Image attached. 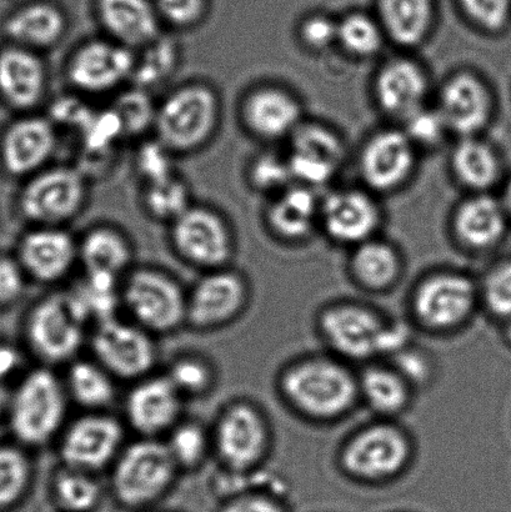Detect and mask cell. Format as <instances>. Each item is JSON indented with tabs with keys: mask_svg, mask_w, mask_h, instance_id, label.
I'll use <instances>...</instances> for the list:
<instances>
[{
	"mask_svg": "<svg viewBox=\"0 0 511 512\" xmlns=\"http://www.w3.org/2000/svg\"><path fill=\"white\" fill-rule=\"evenodd\" d=\"M87 199L88 180L82 170L60 165L28 178L19 209L34 227L64 228L82 213Z\"/></svg>",
	"mask_w": 511,
	"mask_h": 512,
	"instance_id": "obj_11",
	"label": "cell"
},
{
	"mask_svg": "<svg viewBox=\"0 0 511 512\" xmlns=\"http://www.w3.org/2000/svg\"><path fill=\"white\" fill-rule=\"evenodd\" d=\"M249 182L258 192L277 195L295 183L287 155L263 153L250 164Z\"/></svg>",
	"mask_w": 511,
	"mask_h": 512,
	"instance_id": "obj_46",
	"label": "cell"
},
{
	"mask_svg": "<svg viewBox=\"0 0 511 512\" xmlns=\"http://www.w3.org/2000/svg\"><path fill=\"white\" fill-rule=\"evenodd\" d=\"M503 326V338L505 343H507L511 348V320L507 321V323L502 324Z\"/></svg>",
	"mask_w": 511,
	"mask_h": 512,
	"instance_id": "obj_56",
	"label": "cell"
},
{
	"mask_svg": "<svg viewBox=\"0 0 511 512\" xmlns=\"http://www.w3.org/2000/svg\"><path fill=\"white\" fill-rule=\"evenodd\" d=\"M22 368V355L12 345H0V381L7 383Z\"/></svg>",
	"mask_w": 511,
	"mask_h": 512,
	"instance_id": "obj_54",
	"label": "cell"
},
{
	"mask_svg": "<svg viewBox=\"0 0 511 512\" xmlns=\"http://www.w3.org/2000/svg\"><path fill=\"white\" fill-rule=\"evenodd\" d=\"M415 444L397 420L379 419L360 426L338 451L340 471L365 485L388 484L410 469Z\"/></svg>",
	"mask_w": 511,
	"mask_h": 512,
	"instance_id": "obj_3",
	"label": "cell"
},
{
	"mask_svg": "<svg viewBox=\"0 0 511 512\" xmlns=\"http://www.w3.org/2000/svg\"><path fill=\"white\" fill-rule=\"evenodd\" d=\"M170 243L180 259L204 273L227 268L235 252L227 219L204 205L193 204L170 224Z\"/></svg>",
	"mask_w": 511,
	"mask_h": 512,
	"instance_id": "obj_13",
	"label": "cell"
},
{
	"mask_svg": "<svg viewBox=\"0 0 511 512\" xmlns=\"http://www.w3.org/2000/svg\"><path fill=\"white\" fill-rule=\"evenodd\" d=\"M449 132L460 138L475 137L487 127L493 100L482 79L472 73H458L444 83L437 105Z\"/></svg>",
	"mask_w": 511,
	"mask_h": 512,
	"instance_id": "obj_24",
	"label": "cell"
},
{
	"mask_svg": "<svg viewBox=\"0 0 511 512\" xmlns=\"http://www.w3.org/2000/svg\"><path fill=\"white\" fill-rule=\"evenodd\" d=\"M404 133L415 144V147H434L439 144L449 132L442 114L437 108L429 109L427 105L418 112L403 120Z\"/></svg>",
	"mask_w": 511,
	"mask_h": 512,
	"instance_id": "obj_47",
	"label": "cell"
},
{
	"mask_svg": "<svg viewBox=\"0 0 511 512\" xmlns=\"http://www.w3.org/2000/svg\"><path fill=\"white\" fill-rule=\"evenodd\" d=\"M110 469L115 499L127 508H144L163 498L180 471L164 440L150 438L125 444Z\"/></svg>",
	"mask_w": 511,
	"mask_h": 512,
	"instance_id": "obj_7",
	"label": "cell"
},
{
	"mask_svg": "<svg viewBox=\"0 0 511 512\" xmlns=\"http://www.w3.org/2000/svg\"><path fill=\"white\" fill-rule=\"evenodd\" d=\"M385 37L378 18L368 14L354 12L338 20V44L354 57H373L382 49Z\"/></svg>",
	"mask_w": 511,
	"mask_h": 512,
	"instance_id": "obj_41",
	"label": "cell"
},
{
	"mask_svg": "<svg viewBox=\"0 0 511 512\" xmlns=\"http://www.w3.org/2000/svg\"><path fill=\"white\" fill-rule=\"evenodd\" d=\"M93 359L115 380L135 383L153 374L158 360L154 335L118 316L100 321L88 335Z\"/></svg>",
	"mask_w": 511,
	"mask_h": 512,
	"instance_id": "obj_12",
	"label": "cell"
},
{
	"mask_svg": "<svg viewBox=\"0 0 511 512\" xmlns=\"http://www.w3.org/2000/svg\"><path fill=\"white\" fill-rule=\"evenodd\" d=\"M48 72L39 53L12 45L0 52V95L9 107L30 112L43 102Z\"/></svg>",
	"mask_w": 511,
	"mask_h": 512,
	"instance_id": "obj_25",
	"label": "cell"
},
{
	"mask_svg": "<svg viewBox=\"0 0 511 512\" xmlns=\"http://www.w3.org/2000/svg\"><path fill=\"white\" fill-rule=\"evenodd\" d=\"M417 147L404 130L385 129L365 143L359 158L364 182L378 192H393L412 175Z\"/></svg>",
	"mask_w": 511,
	"mask_h": 512,
	"instance_id": "obj_20",
	"label": "cell"
},
{
	"mask_svg": "<svg viewBox=\"0 0 511 512\" xmlns=\"http://www.w3.org/2000/svg\"><path fill=\"white\" fill-rule=\"evenodd\" d=\"M63 381L69 400L85 411H108L117 396V380L94 359L72 361Z\"/></svg>",
	"mask_w": 511,
	"mask_h": 512,
	"instance_id": "obj_35",
	"label": "cell"
},
{
	"mask_svg": "<svg viewBox=\"0 0 511 512\" xmlns=\"http://www.w3.org/2000/svg\"><path fill=\"white\" fill-rule=\"evenodd\" d=\"M53 494L67 512H89L100 503L102 488L95 474L62 465L53 479Z\"/></svg>",
	"mask_w": 511,
	"mask_h": 512,
	"instance_id": "obj_38",
	"label": "cell"
},
{
	"mask_svg": "<svg viewBox=\"0 0 511 512\" xmlns=\"http://www.w3.org/2000/svg\"><path fill=\"white\" fill-rule=\"evenodd\" d=\"M299 37L310 50H325L338 43V20L323 13L309 14L300 22Z\"/></svg>",
	"mask_w": 511,
	"mask_h": 512,
	"instance_id": "obj_51",
	"label": "cell"
},
{
	"mask_svg": "<svg viewBox=\"0 0 511 512\" xmlns=\"http://www.w3.org/2000/svg\"><path fill=\"white\" fill-rule=\"evenodd\" d=\"M120 300L129 319L154 336L187 324V293L162 270H130L122 281Z\"/></svg>",
	"mask_w": 511,
	"mask_h": 512,
	"instance_id": "obj_8",
	"label": "cell"
},
{
	"mask_svg": "<svg viewBox=\"0 0 511 512\" xmlns=\"http://www.w3.org/2000/svg\"><path fill=\"white\" fill-rule=\"evenodd\" d=\"M222 120V102L207 83L180 85L157 104L155 139L175 154L198 152L212 142Z\"/></svg>",
	"mask_w": 511,
	"mask_h": 512,
	"instance_id": "obj_4",
	"label": "cell"
},
{
	"mask_svg": "<svg viewBox=\"0 0 511 512\" xmlns=\"http://www.w3.org/2000/svg\"><path fill=\"white\" fill-rule=\"evenodd\" d=\"M380 209L368 193L342 189L329 194L320 205V223L329 238L348 247L375 238L380 225Z\"/></svg>",
	"mask_w": 511,
	"mask_h": 512,
	"instance_id": "obj_22",
	"label": "cell"
},
{
	"mask_svg": "<svg viewBox=\"0 0 511 512\" xmlns=\"http://www.w3.org/2000/svg\"><path fill=\"white\" fill-rule=\"evenodd\" d=\"M154 5L162 23L175 29L195 27L207 12V0H155Z\"/></svg>",
	"mask_w": 511,
	"mask_h": 512,
	"instance_id": "obj_50",
	"label": "cell"
},
{
	"mask_svg": "<svg viewBox=\"0 0 511 512\" xmlns=\"http://www.w3.org/2000/svg\"><path fill=\"white\" fill-rule=\"evenodd\" d=\"M87 323L67 291L45 296L29 311L25 335L32 353L44 366L68 365L88 341Z\"/></svg>",
	"mask_w": 511,
	"mask_h": 512,
	"instance_id": "obj_10",
	"label": "cell"
},
{
	"mask_svg": "<svg viewBox=\"0 0 511 512\" xmlns=\"http://www.w3.org/2000/svg\"><path fill=\"white\" fill-rule=\"evenodd\" d=\"M4 30L13 45L39 53L62 42L67 18L53 4L33 3L10 15Z\"/></svg>",
	"mask_w": 511,
	"mask_h": 512,
	"instance_id": "obj_33",
	"label": "cell"
},
{
	"mask_svg": "<svg viewBox=\"0 0 511 512\" xmlns=\"http://www.w3.org/2000/svg\"><path fill=\"white\" fill-rule=\"evenodd\" d=\"M505 205H507V209L511 213V182L509 183L507 190H505Z\"/></svg>",
	"mask_w": 511,
	"mask_h": 512,
	"instance_id": "obj_57",
	"label": "cell"
},
{
	"mask_svg": "<svg viewBox=\"0 0 511 512\" xmlns=\"http://www.w3.org/2000/svg\"><path fill=\"white\" fill-rule=\"evenodd\" d=\"M17 259L28 278L59 283L79 264L78 240L65 228L34 227L20 240Z\"/></svg>",
	"mask_w": 511,
	"mask_h": 512,
	"instance_id": "obj_21",
	"label": "cell"
},
{
	"mask_svg": "<svg viewBox=\"0 0 511 512\" xmlns=\"http://www.w3.org/2000/svg\"><path fill=\"white\" fill-rule=\"evenodd\" d=\"M57 147L58 128L52 120L25 115L5 130L0 155L10 175L28 179L48 168Z\"/></svg>",
	"mask_w": 511,
	"mask_h": 512,
	"instance_id": "obj_19",
	"label": "cell"
},
{
	"mask_svg": "<svg viewBox=\"0 0 511 512\" xmlns=\"http://www.w3.org/2000/svg\"><path fill=\"white\" fill-rule=\"evenodd\" d=\"M452 168L460 183L480 193L493 187L500 173L497 153L479 135L460 138L453 150Z\"/></svg>",
	"mask_w": 511,
	"mask_h": 512,
	"instance_id": "obj_36",
	"label": "cell"
},
{
	"mask_svg": "<svg viewBox=\"0 0 511 512\" xmlns=\"http://www.w3.org/2000/svg\"><path fill=\"white\" fill-rule=\"evenodd\" d=\"M320 205L313 188L294 183L274 195L267 210V223L274 235L285 242H302L320 223Z\"/></svg>",
	"mask_w": 511,
	"mask_h": 512,
	"instance_id": "obj_29",
	"label": "cell"
},
{
	"mask_svg": "<svg viewBox=\"0 0 511 512\" xmlns=\"http://www.w3.org/2000/svg\"><path fill=\"white\" fill-rule=\"evenodd\" d=\"M180 63V48L174 39L158 37L135 52L134 87L147 90L167 82Z\"/></svg>",
	"mask_w": 511,
	"mask_h": 512,
	"instance_id": "obj_37",
	"label": "cell"
},
{
	"mask_svg": "<svg viewBox=\"0 0 511 512\" xmlns=\"http://www.w3.org/2000/svg\"><path fill=\"white\" fill-rule=\"evenodd\" d=\"M79 264L85 273L124 279L134 258L127 235L110 225H98L78 239Z\"/></svg>",
	"mask_w": 511,
	"mask_h": 512,
	"instance_id": "obj_32",
	"label": "cell"
},
{
	"mask_svg": "<svg viewBox=\"0 0 511 512\" xmlns=\"http://www.w3.org/2000/svg\"><path fill=\"white\" fill-rule=\"evenodd\" d=\"M135 52L109 38L89 39L74 50L65 77L82 94L105 95L132 82Z\"/></svg>",
	"mask_w": 511,
	"mask_h": 512,
	"instance_id": "obj_15",
	"label": "cell"
},
{
	"mask_svg": "<svg viewBox=\"0 0 511 512\" xmlns=\"http://www.w3.org/2000/svg\"><path fill=\"white\" fill-rule=\"evenodd\" d=\"M434 0H378V20L385 35L402 47L423 42L434 22Z\"/></svg>",
	"mask_w": 511,
	"mask_h": 512,
	"instance_id": "obj_34",
	"label": "cell"
},
{
	"mask_svg": "<svg viewBox=\"0 0 511 512\" xmlns=\"http://www.w3.org/2000/svg\"><path fill=\"white\" fill-rule=\"evenodd\" d=\"M122 421L107 411L87 413L65 425L58 438L62 465L97 474L112 468L125 444Z\"/></svg>",
	"mask_w": 511,
	"mask_h": 512,
	"instance_id": "obj_14",
	"label": "cell"
},
{
	"mask_svg": "<svg viewBox=\"0 0 511 512\" xmlns=\"http://www.w3.org/2000/svg\"><path fill=\"white\" fill-rule=\"evenodd\" d=\"M143 199L150 217L169 224L193 205L188 184L175 173L145 184Z\"/></svg>",
	"mask_w": 511,
	"mask_h": 512,
	"instance_id": "obj_40",
	"label": "cell"
},
{
	"mask_svg": "<svg viewBox=\"0 0 511 512\" xmlns=\"http://www.w3.org/2000/svg\"><path fill=\"white\" fill-rule=\"evenodd\" d=\"M69 401L63 378L52 368L30 370L10 394L7 413L15 438L34 448L58 440L67 425Z\"/></svg>",
	"mask_w": 511,
	"mask_h": 512,
	"instance_id": "obj_6",
	"label": "cell"
},
{
	"mask_svg": "<svg viewBox=\"0 0 511 512\" xmlns=\"http://www.w3.org/2000/svg\"><path fill=\"white\" fill-rule=\"evenodd\" d=\"M277 384L284 404L310 423H337L360 405L358 371L327 350L290 361Z\"/></svg>",
	"mask_w": 511,
	"mask_h": 512,
	"instance_id": "obj_1",
	"label": "cell"
},
{
	"mask_svg": "<svg viewBox=\"0 0 511 512\" xmlns=\"http://www.w3.org/2000/svg\"><path fill=\"white\" fill-rule=\"evenodd\" d=\"M213 451L229 474L253 473L268 458L272 428L267 415L250 401H234L219 414Z\"/></svg>",
	"mask_w": 511,
	"mask_h": 512,
	"instance_id": "obj_9",
	"label": "cell"
},
{
	"mask_svg": "<svg viewBox=\"0 0 511 512\" xmlns=\"http://www.w3.org/2000/svg\"><path fill=\"white\" fill-rule=\"evenodd\" d=\"M507 219L503 205L489 195L465 200L454 215L455 237L470 252H487L503 239Z\"/></svg>",
	"mask_w": 511,
	"mask_h": 512,
	"instance_id": "obj_30",
	"label": "cell"
},
{
	"mask_svg": "<svg viewBox=\"0 0 511 512\" xmlns=\"http://www.w3.org/2000/svg\"><path fill=\"white\" fill-rule=\"evenodd\" d=\"M287 155L295 183L322 187L342 168L343 140L334 130L320 124H302L289 138Z\"/></svg>",
	"mask_w": 511,
	"mask_h": 512,
	"instance_id": "obj_18",
	"label": "cell"
},
{
	"mask_svg": "<svg viewBox=\"0 0 511 512\" xmlns=\"http://www.w3.org/2000/svg\"><path fill=\"white\" fill-rule=\"evenodd\" d=\"M97 13L107 38L134 52L162 35V20L149 0H98Z\"/></svg>",
	"mask_w": 511,
	"mask_h": 512,
	"instance_id": "obj_27",
	"label": "cell"
},
{
	"mask_svg": "<svg viewBox=\"0 0 511 512\" xmlns=\"http://www.w3.org/2000/svg\"><path fill=\"white\" fill-rule=\"evenodd\" d=\"M32 463L23 450L0 446V509L17 503L32 480Z\"/></svg>",
	"mask_w": 511,
	"mask_h": 512,
	"instance_id": "obj_44",
	"label": "cell"
},
{
	"mask_svg": "<svg viewBox=\"0 0 511 512\" xmlns=\"http://www.w3.org/2000/svg\"><path fill=\"white\" fill-rule=\"evenodd\" d=\"M360 405L375 418L397 420L414 401V386L392 363L373 361L358 370Z\"/></svg>",
	"mask_w": 511,
	"mask_h": 512,
	"instance_id": "obj_28",
	"label": "cell"
},
{
	"mask_svg": "<svg viewBox=\"0 0 511 512\" xmlns=\"http://www.w3.org/2000/svg\"><path fill=\"white\" fill-rule=\"evenodd\" d=\"M317 331L328 353L352 365L392 359L412 344L405 324L352 299L324 305Z\"/></svg>",
	"mask_w": 511,
	"mask_h": 512,
	"instance_id": "obj_2",
	"label": "cell"
},
{
	"mask_svg": "<svg viewBox=\"0 0 511 512\" xmlns=\"http://www.w3.org/2000/svg\"><path fill=\"white\" fill-rule=\"evenodd\" d=\"M184 401L167 375L135 381L124 400L125 421L140 438H165L182 421Z\"/></svg>",
	"mask_w": 511,
	"mask_h": 512,
	"instance_id": "obj_17",
	"label": "cell"
},
{
	"mask_svg": "<svg viewBox=\"0 0 511 512\" xmlns=\"http://www.w3.org/2000/svg\"><path fill=\"white\" fill-rule=\"evenodd\" d=\"M408 304L412 323L425 333H457L480 310L478 280L460 270L432 271L414 285Z\"/></svg>",
	"mask_w": 511,
	"mask_h": 512,
	"instance_id": "obj_5",
	"label": "cell"
},
{
	"mask_svg": "<svg viewBox=\"0 0 511 512\" xmlns=\"http://www.w3.org/2000/svg\"><path fill=\"white\" fill-rule=\"evenodd\" d=\"M240 119L255 138L289 139L302 125V107L288 90L275 85L250 89L240 104Z\"/></svg>",
	"mask_w": 511,
	"mask_h": 512,
	"instance_id": "obj_23",
	"label": "cell"
},
{
	"mask_svg": "<svg viewBox=\"0 0 511 512\" xmlns=\"http://www.w3.org/2000/svg\"><path fill=\"white\" fill-rule=\"evenodd\" d=\"M348 271L358 288L369 294H384L402 279L403 260L393 245L373 238L353 248Z\"/></svg>",
	"mask_w": 511,
	"mask_h": 512,
	"instance_id": "obj_31",
	"label": "cell"
},
{
	"mask_svg": "<svg viewBox=\"0 0 511 512\" xmlns=\"http://www.w3.org/2000/svg\"><path fill=\"white\" fill-rule=\"evenodd\" d=\"M122 127L123 135H142L149 128L154 130L157 104L149 98V92L138 87L130 88L120 97L112 109Z\"/></svg>",
	"mask_w": 511,
	"mask_h": 512,
	"instance_id": "obj_45",
	"label": "cell"
},
{
	"mask_svg": "<svg viewBox=\"0 0 511 512\" xmlns=\"http://www.w3.org/2000/svg\"><path fill=\"white\" fill-rule=\"evenodd\" d=\"M429 82L427 74L413 60H390L375 79V97L383 112L405 120L427 105Z\"/></svg>",
	"mask_w": 511,
	"mask_h": 512,
	"instance_id": "obj_26",
	"label": "cell"
},
{
	"mask_svg": "<svg viewBox=\"0 0 511 512\" xmlns=\"http://www.w3.org/2000/svg\"><path fill=\"white\" fill-rule=\"evenodd\" d=\"M220 512H289L282 494L274 489L239 491L225 501Z\"/></svg>",
	"mask_w": 511,
	"mask_h": 512,
	"instance_id": "obj_49",
	"label": "cell"
},
{
	"mask_svg": "<svg viewBox=\"0 0 511 512\" xmlns=\"http://www.w3.org/2000/svg\"><path fill=\"white\" fill-rule=\"evenodd\" d=\"M27 279L18 259L0 258V305L14 304L22 298Z\"/></svg>",
	"mask_w": 511,
	"mask_h": 512,
	"instance_id": "obj_53",
	"label": "cell"
},
{
	"mask_svg": "<svg viewBox=\"0 0 511 512\" xmlns=\"http://www.w3.org/2000/svg\"><path fill=\"white\" fill-rule=\"evenodd\" d=\"M463 13L479 28L498 32L507 25L511 0H458Z\"/></svg>",
	"mask_w": 511,
	"mask_h": 512,
	"instance_id": "obj_48",
	"label": "cell"
},
{
	"mask_svg": "<svg viewBox=\"0 0 511 512\" xmlns=\"http://www.w3.org/2000/svg\"><path fill=\"white\" fill-rule=\"evenodd\" d=\"M249 281L237 270L205 271L187 293V324L207 331L233 323L248 308Z\"/></svg>",
	"mask_w": 511,
	"mask_h": 512,
	"instance_id": "obj_16",
	"label": "cell"
},
{
	"mask_svg": "<svg viewBox=\"0 0 511 512\" xmlns=\"http://www.w3.org/2000/svg\"><path fill=\"white\" fill-rule=\"evenodd\" d=\"M164 374L185 400L208 394L215 383L213 365L199 354L177 356Z\"/></svg>",
	"mask_w": 511,
	"mask_h": 512,
	"instance_id": "obj_42",
	"label": "cell"
},
{
	"mask_svg": "<svg viewBox=\"0 0 511 512\" xmlns=\"http://www.w3.org/2000/svg\"><path fill=\"white\" fill-rule=\"evenodd\" d=\"M478 284L480 309L500 324L511 320V259L492 266Z\"/></svg>",
	"mask_w": 511,
	"mask_h": 512,
	"instance_id": "obj_43",
	"label": "cell"
},
{
	"mask_svg": "<svg viewBox=\"0 0 511 512\" xmlns=\"http://www.w3.org/2000/svg\"><path fill=\"white\" fill-rule=\"evenodd\" d=\"M174 155L157 139L140 149L138 169L143 175L144 184L155 182L174 174L170 157Z\"/></svg>",
	"mask_w": 511,
	"mask_h": 512,
	"instance_id": "obj_52",
	"label": "cell"
},
{
	"mask_svg": "<svg viewBox=\"0 0 511 512\" xmlns=\"http://www.w3.org/2000/svg\"><path fill=\"white\" fill-rule=\"evenodd\" d=\"M10 394L12 393L8 390L7 385L0 381V415H2L4 411H8Z\"/></svg>",
	"mask_w": 511,
	"mask_h": 512,
	"instance_id": "obj_55",
	"label": "cell"
},
{
	"mask_svg": "<svg viewBox=\"0 0 511 512\" xmlns=\"http://www.w3.org/2000/svg\"><path fill=\"white\" fill-rule=\"evenodd\" d=\"M164 443L180 471L200 468L213 450L212 434L197 421H180L165 436Z\"/></svg>",
	"mask_w": 511,
	"mask_h": 512,
	"instance_id": "obj_39",
	"label": "cell"
}]
</instances>
